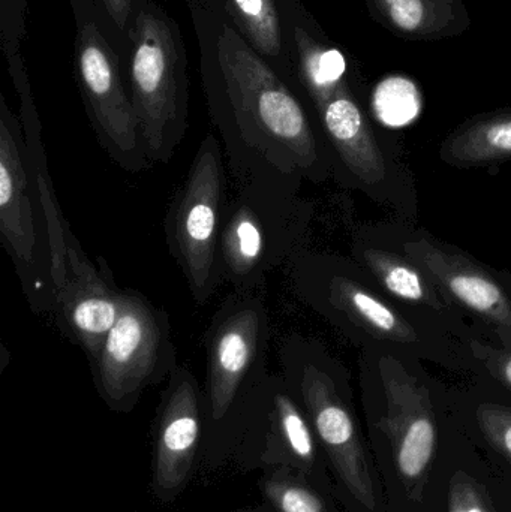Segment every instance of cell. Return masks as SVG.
<instances>
[{
	"instance_id": "obj_1",
	"label": "cell",
	"mask_w": 511,
	"mask_h": 512,
	"mask_svg": "<svg viewBox=\"0 0 511 512\" xmlns=\"http://www.w3.org/2000/svg\"><path fill=\"white\" fill-rule=\"evenodd\" d=\"M201 86L236 186H263L294 195L303 177L323 164L308 113L293 87L257 53L222 9L188 0Z\"/></svg>"
},
{
	"instance_id": "obj_2",
	"label": "cell",
	"mask_w": 511,
	"mask_h": 512,
	"mask_svg": "<svg viewBox=\"0 0 511 512\" xmlns=\"http://www.w3.org/2000/svg\"><path fill=\"white\" fill-rule=\"evenodd\" d=\"M381 408L369 421L368 444L389 512H444L447 486L470 453L446 439L431 390L401 361L381 358Z\"/></svg>"
},
{
	"instance_id": "obj_3",
	"label": "cell",
	"mask_w": 511,
	"mask_h": 512,
	"mask_svg": "<svg viewBox=\"0 0 511 512\" xmlns=\"http://www.w3.org/2000/svg\"><path fill=\"white\" fill-rule=\"evenodd\" d=\"M284 379L305 411L330 465L342 502L350 512H389L380 472L356 411L335 375L303 340L279 348Z\"/></svg>"
},
{
	"instance_id": "obj_4",
	"label": "cell",
	"mask_w": 511,
	"mask_h": 512,
	"mask_svg": "<svg viewBox=\"0 0 511 512\" xmlns=\"http://www.w3.org/2000/svg\"><path fill=\"white\" fill-rule=\"evenodd\" d=\"M126 75L147 159L168 164L188 129V54L179 24L153 0L138 17Z\"/></svg>"
},
{
	"instance_id": "obj_5",
	"label": "cell",
	"mask_w": 511,
	"mask_h": 512,
	"mask_svg": "<svg viewBox=\"0 0 511 512\" xmlns=\"http://www.w3.org/2000/svg\"><path fill=\"white\" fill-rule=\"evenodd\" d=\"M75 21L74 72L99 144L128 173L150 168L129 92L126 63L93 0H69Z\"/></svg>"
},
{
	"instance_id": "obj_6",
	"label": "cell",
	"mask_w": 511,
	"mask_h": 512,
	"mask_svg": "<svg viewBox=\"0 0 511 512\" xmlns=\"http://www.w3.org/2000/svg\"><path fill=\"white\" fill-rule=\"evenodd\" d=\"M225 194L227 174L221 143L215 135L207 134L164 221L168 252L198 306L206 304L224 283L219 268V233L227 204Z\"/></svg>"
},
{
	"instance_id": "obj_7",
	"label": "cell",
	"mask_w": 511,
	"mask_h": 512,
	"mask_svg": "<svg viewBox=\"0 0 511 512\" xmlns=\"http://www.w3.org/2000/svg\"><path fill=\"white\" fill-rule=\"evenodd\" d=\"M204 345V411L212 423H222L245 409L269 376L270 322L260 295L234 291L213 315Z\"/></svg>"
},
{
	"instance_id": "obj_8",
	"label": "cell",
	"mask_w": 511,
	"mask_h": 512,
	"mask_svg": "<svg viewBox=\"0 0 511 512\" xmlns=\"http://www.w3.org/2000/svg\"><path fill=\"white\" fill-rule=\"evenodd\" d=\"M177 366L168 313L141 292L123 289L122 312L90 366L99 396L113 411H131L146 388Z\"/></svg>"
},
{
	"instance_id": "obj_9",
	"label": "cell",
	"mask_w": 511,
	"mask_h": 512,
	"mask_svg": "<svg viewBox=\"0 0 511 512\" xmlns=\"http://www.w3.org/2000/svg\"><path fill=\"white\" fill-rule=\"evenodd\" d=\"M294 195L263 186H237L227 201L219 233L222 282L234 291L258 292L290 256L299 233Z\"/></svg>"
},
{
	"instance_id": "obj_10",
	"label": "cell",
	"mask_w": 511,
	"mask_h": 512,
	"mask_svg": "<svg viewBox=\"0 0 511 512\" xmlns=\"http://www.w3.org/2000/svg\"><path fill=\"white\" fill-rule=\"evenodd\" d=\"M44 222L30 182L26 143L21 120L0 95V236L30 303L41 310V292L47 286L51 295L50 262L44 254ZM48 252V249H47Z\"/></svg>"
},
{
	"instance_id": "obj_11",
	"label": "cell",
	"mask_w": 511,
	"mask_h": 512,
	"mask_svg": "<svg viewBox=\"0 0 511 512\" xmlns=\"http://www.w3.org/2000/svg\"><path fill=\"white\" fill-rule=\"evenodd\" d=\"M123 289L114 282L104 258L98 265L77 239L68 245V276L51 300L60 331L80 346L90 366L95 363L111 328L122 312Z\"/></svg>"
},
{
	"instance_id": "obj_12",
	"label": "cell",
	"mask_w": 511,
	"mask_h": 512,
	"mask_svg": "<svg viewBox=\"0 0 511 512\" xmlns=\"http://www.w3.org/2000/svg\"><path fill=\"white\" fill-rule=\"evenodd\" d=\"M404 252L459 306L482 319L511 349V297L500 277L455 246L429 236L407 242Z\"/></svg>"
},
{
	"instance_id": "obj_13",
	"label": "cell",
	"mask_w": 511,
	"mask_h": 512,
	"mask_svg": "<svg viewBox=\"0 0 511 512\" xmlns=\"http://www.w3.org/2000/svg\"><path fill=\"white\" fill-rule=\"evenodd\" d=\"M204 417V396L197 378L179 364L162 394L156 427L153 487L162 498L176 495L188 481Z\"/></svg>"
},
{
	"instance_id": "obj_14",
	"label": "cell",
	"mask_w": 511,
	"mask_h": 512,
	"mask_svg": "<svg viewBox=\"0 0 511 512\" xmlns=\"http://www.w3.org/2000/svg\"><path fill=\"white\" fill-rule=\"evenodd\" d=\"M8 71L20 98V120L26 143L27 168L30 182L38 201L39 213L47 234L48 255H50L51 300L57 289L62 288L68 276V242L75 236L60 209L59 200L53 188L47 153L41 138V122L38 108L30 89L26 63L23 54L8 60ZM51 307V306H50Z\"/></svg>"
},
{
	"instance_id": "obj_15",
	"label": "cell",
	"mask_w": 511,
	"mask_h": 512,
	"mask_svg": "<svg viewBox=\"0 0 511 512\" xmlns=\"http://www.w3.org/2000/svg\"><path fill=\"white\" fill-rule=\"evenodd\" d=\"M314 108L330 144L348 171L365 185L383 182L386 177L383 153L348 80Z\"/></svg>"
},
{
	"instance_id": "obj_16",
	"label": "cell",
	"mask_w": 511,
	"mask_h": 512,
	"mask_svg": "<svg viewBox=\"0 0 511 512\" xmlns=\"http://www.w3.org/2000/svg\"><path fill=\"white\" fill-rule=\"evenodd\" d=\"M369 15L407 41L458 38L473 20L465 0H365Z\"/></svg>"
},
{
	"instance_id": "obj_17",
	"label": "cell",
	"mask_w": 511,
	"mask_h": 512,
	"mask_svg": "<svg viewBox=\"0 0 511 512\" xmlns=\"http://www.w3.org/2000/svg\"><path fill=\"white\" fill-rule=\"evenodd\" d=\"M269 417L300 472L342 502L338 487L333 486L332 478L327 475L330 465L314 429L282 375L269 378Z\"/></svg>"
},
{
	"instance_id": "obj_18",
	"label": "cell",
	"mask_w": 511,
	"mask_h": 512,
	"mask_svg": "<svg viewBox=\"0 0 511 512\" xmlns=\"http://www.w3.org/2000/svg\"><path fill=\"white\" fill-rule=\"evenodd\" d=\"M323 295L330 310L375 339L393 343L419 342L416 328L404 316L347 274H329L324 279Z\"/></svg>"
},
{
	"instance_id": "obj_19",
	"label": "cell",
	"mask_w": 511,
	"mask_h": 512,
	"mask_svg": "<svg viewBox=\"0 0 511 512\" xmlns=\"http://www.w3.org/2000/svg\"><path fill=\"white\" fill-rule=\"evenodd\" d=\"M441 159L456 168L491 167L511 159V107L479 114L441 144Z\"/></svg>"
},
{
	"instance_id": "obj_20",
	"label": "cell",
	"mask_w": 511,
	"mask_h": 512,
	"mask_svg": "<svg viewBox=\"0 0 511 512\" xmlns=\"http://www.w3.org/2000/svg\"><path fill=\"white\" fill-rule=\"evenodd\" d=\"M222 9L234 29L291 83L287 26L279 0H222Z\"/></svg>"
},
{
	"instance_id": "obj_21",
	"label": "cell",
	"mask_w": 511,
	"mask_h": 512,
	"mask_svg": "<svg viewBox=\"0 0 511 512\" xmlns=\"http://www.w3.org/2000/svg\"><path fill=\"white\" fill-rule=\"evenodd\" d=\"M362 258L375 279L399 300L422 304L434 310H443L446 307L443 298L438 294V286L407 255L368 248L362 252Z\"/></svg>"
},
{
	"instance_id": "obj_22",
	"label": "cell",
	"mask_w": 511,
	"mask_h": 512,
	"mask_svg": "<svg viewBox=\"0 0 511 512\" xmlns=\"http://www.w3.org/2000/svg\"><path fill=\"white\" fill-rule=\"evenodd\" d=\"M264 493L278 512H350L336 505L341 499L318 486L311 478L282 474L273 475L264 484ZM342 504V502H341Z\"/></svg>"
},
{
	"instance_id": "obj_23",
	"label": "cell",
	"mask_w": 511,
	"mask_h": 512,
	"mask_svg": "<svg viewBox=\"0 0 511 512\" xmlns=\"http://www.w3.org/2000/svg\"><path fill=\"white\" fill-rule=\"evenodd\" d=\"M479 456L494 466L511 469V406L482 402L474 409Z\"/></svg>"
},
{
	"instance_id": "obj_24",
	"label": "cell",
	"mask_w": 511,
	"mask_h": 512,
	"mask_svg": "<svg viewBox=\"0 0 511 512\" xmlns=\"http://www.w3.org/2000/svg\"><path fill=\"white\" fill-rule=\"evenodd\" d=\"M422 108V96L414 81L389 77L374 92V111L387 126H404L416 119Z\"/></svg>"
},
{
	"instance_id": "obj_25",
	"label": "cell",
	"mask_w": 511,
	"mask_h": 512,
	"mask_svg": "<svg viewBox=\"0 0 511 512\" xmlns=\"http://www.w3.org/2000/svg\"><path fill=\"white\" fill-rule=\"evenodd\" d=\"M467 459L468 456L450 477L444 512H500L489 487L468 465Z\"/></svg>"
},
{
	"instance_id": "obj_26",
	"label": "cell",
	"mask_w": 511,
	"mask_h": 512,
	"mask_svg": "<svg viewBox=\"0 0 511 512\" xmlns=\"http://www.w3.org/2000/svg\"><path fill=\"white\" fill-rule=\"evenodd\" d=\"M93 2L114 47L119 50L128 65L135 26L149 0H93Z\"/></svg>"
},
{
	"instance_id": "obj_27",
	"label": "cell",
	"mask_w": 511,
	"mask_h": 512,
	"mask_svg": "<svg viewBox=\"0 0 511 512\" xmlns=\"http://www.w3.org/2000/svg\"><path fill=\"white\" fill-rule=\"evenodd\" d=\"M27 2L0 0V41L6 62L21 54V41L26 36Z\"/></svg>"
},
{
	"instance_id": "obj_28",
	"label": "cell",
	"mask_w": 511,
	"mask_h": 512,
	"mask_svg": "<svg viewBox=\"0 0 511 512\" xmlns=\"http://www.w3.org/2000/svg\"><path fill=\"white\" fill-rule=\"evenodd\" d=\"M474 357L483 364L486 372L511 393V349L494 348L482 342L471 343Z\"/></svg>"
},
{
	"instance_id": "obj_29",
	"label": "cell",
	"mask_w": 511,
	"mask_h": 512,
	"mask_svg": "<svg viewBox=\"0 0 511 512\" xmlns=\"http://www.w3.org/2000/svg\"><path fill=\"white\" fill-rule=\"evenodd\" d=\"M500 279L501 282L504 283V286H506V289L507 291H509L511 297V274L506 273V271H503V273H500Z\"/></svg>"
},
{
	"instance_id": "obj_30",
	"label": "cell",
	"mask_w": 511,
	"mask_h": 512,
	"mask_svg": "<svg viewBox=\"0 0 511 512\" xmlns=\"http://www.w3.org/2000/svg\"><path fill=\"white\" fill-rule=\"evenodd\" d=\"M200 2L207 3V5H209V3H216L218 0H200Z\"/></svg>"
}]
</instances>
